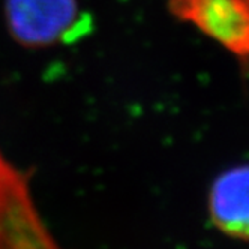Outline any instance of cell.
I'll return each instance as SVG.
<instances>
[{"instance_id": "obj_3", "label": "cell", "mask_w": 249, "mask_h": 249, "mask_svg": "<svg viewBox=\"0 0 249 249\" xmlns=\"http://www.w3.org/2000/svg\"><path fill=\"white\" fill-rule=\"evenodd\" d=\"M170 12L231 53L249 72V0H170Z\"/></svg>"}, {"instance_id": "obj_1", "label": "cell", "mask_w": 249, "mask_h": 249, "mask_svg": "<svg viewBox=\"0 0 249 249\" xmlns=\"http://www.w3.org/2000/svg\"><path fill=\"white\" fill-rule=\"evenodd\" d=\"M5 21L11 36L27 48L75 41L90 23L78 0H5Z\"/></svg>"}, {"instance_id": "obj_4", "label": "cell", "mask_w": 249, "mask_h": 249, "mask_svg": "<svg viewBox=\"0 0 249 249\" xmlns=\"http://www.w3.org/2000/svg\"><path fill=\"white\" fill-rule=\"evenodd\" d=\"M209 213L224 234L249 240V165L231 168L213 182Z\"/></svg>"}, {"instance_id": "obj_2", "label": "cell", "mask_w": 249, "mask_h": 249, "mask_svg": "<svg viewBox=\"0 0 249 249\" xmlns=\"http://www.w3.org/2000/svg\"><path fill=\"white\" fill-rule=\"evenodd\" d=\"M56 242L42 221L30 179L0 152V248H53Z\"/></svg>"}]
</instances>
